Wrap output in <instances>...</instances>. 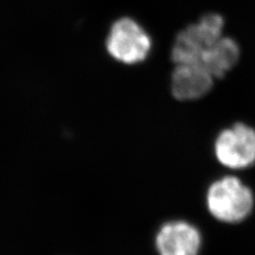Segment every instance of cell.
I'll return each mask as SVG.
<instances>
[{
    "mask_svg": "<svg viewBox=\"0 0 255 255\" xmlns=\"http://www.w3.org/2000/svg\"><path fill=\"white\" fill-rule=\"evenodd\" d=\"M225 19L221 15L209 13L197 23L179 32L171 49V60L175 64H200L202 58L223 36Z\"/></svg>",
    "mask_w": 255,
    "mask_h": 255,
    "instance_id": "obj_1",
    "label": "cell"
},
{
    "mask_svg": "<svg viewBox=\"0 0 255 255\" xmlns=\"http://www.w3.org/2000/svg\"><path fill=\"white\" fill-rule=\"evenodd\" d=\"M206 205L214 218L237 223L249 216L254 206L252 190L236 177L228 175L215 181L207 189Z\"/></svg>",
    "mask_w": 255,
    "mask_h": 255,
    "instance_id": "obj_2",
    "label": "cell"
},
{
    "mask_svg": "<svg viewBox=\"0 0 255 255\" xmlns=\"http://www.w3.org/2000/svg\"><path fill=\"white\" fill-rule=\"evenodd\" d=\"M151 37L132 18L118 19L111 28L107 41L109 53L119 62L136 64L145 61L151 51Z\"/></svg>",
    "mask_w": 255,
    "mask_h": 255,
    "instance_id": "obj_3",
    "label": "cell"
},
{
    "mask_svg": "<svg viewBox=\"0 0 255 255\" xmlns=\"http://www.w3.org/2000/svg\"><path fill=\"white\" fill-rule=\"evenodd\" d=\"M218 162L230 169H246L255 164V130L245 124H235L222 130L215 140Z\"/></svg>",
    "mask_w": 255,
    "mask_h": 255,
    "instance_id": "obj_4",
    "label": "cell"
},
{
    "mask_svg": "<svg viewBox=\"0 0 255 255\" xmlns=\"http://www.w3.org/2000/svg\"><path fill=\"white\" fill-rule=\"evenodd\" d=\"M202 237L199 230L183 220L167 222L155 236V247L159 255H198Z\"/></svg>",
    "mask_w": 255,
    "mask_h": 255,
    "instance_id": "obj_5",
    "label": "cell"
},
{
    "mask_svg": "<svg viewBox=\"0 0 255 255\" xmlns=\"http://www.w3.org/2000/svg\"><path fill=\"white\" fill-rule=\"evenodd\" d=\"M214 77L197 64H179L171 76V93L181 101L196 100L209 93L214 84Z\"/></svg>",
    "mask_w": 255,
    "mask_h": 255,
    "instance_id": "obj_6",
    "label": "cell"
},
{
    "mask_svg": "<svg viewBox=\"0 0 255 255\" xmlns=\"http://www.w3.org/2000/svg\"><path fill=\"white\" fill-rule=\"evenodd\" d=\"M239 47L233 38L222 36L207 52L199 65L205 68L214 78L225 77L239 59Z\"/></svg>",
    "mask_w": 255,
    "mask_h": 255,
    "instance_id": "obj_7",
    "label": "cell"
}]
</instances>
